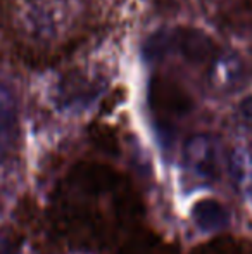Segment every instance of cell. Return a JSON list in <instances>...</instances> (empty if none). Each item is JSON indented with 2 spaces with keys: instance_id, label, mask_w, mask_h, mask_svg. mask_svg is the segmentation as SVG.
I'll list each match as a JSON object with an SVG mask.
<instances>
[{
  "instance_id": "6da1fadb",
  "label": "cell",
  "mask_w": 252,
  "mask_h": 254,
  "mask_svg": "<svg viewBox=\"0 0 252 254\" xmlns=\"http://www.w3.org/2000/svg\"><path fill=\"white\" fill-rule=\"evenodd\" d=\"M151 102L154 113L164 120H175L192 109V97L183 85L161 73L152 78Z\"/></svg>"
},
{
  "instance_id": "7a4b0ae2",
  "label": "cell",
  "mask_w": 252,
  "mask_h": 254,
  "mask_svg": "<svg viewBox=\"0 0 252 254\" xmlns=\"http://www.w3.org/2000/svg\"><path fill=\"white\" fill-rule=\"evenodd\" d=\"M194 216L202 228H218L225 223V209L216 201H201L194 207Z\"/></svg>"
},
{
  "instance_id": "3957f363",
  "label": "cell",
  "mask_w": 252,
  "mask_h": 254,
  "mask_svg": "<svg viewBox=\"0 0 252 254\" xmlns=\"http://www.w3.org/2000/svg\"><path fill=\"white\" fill-rule=\"evenodd\" d=\"M123 254H169L168 248L161 242L154 241L152 237L149 239H135L125 248Z\"/></svg>"
},
{
  "instance_id": "277c9868",
  "label": "cell",
  "mask_w": 252,
  "mask_h": 254,
  "mask_svg": "<svg viewBox=\"0 0 252 254\" xmlns=\"http://www.w3.org/2000/svg\"><path fill=\"white\" fill-rule=\"evenodd\" d=\"M195 254H247L244 251V246L237 244L233 241H216L205 248L199 249Z\"/></svg>"
}]
</instances>
